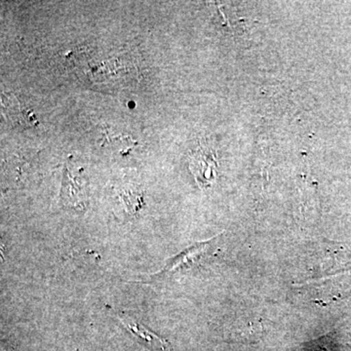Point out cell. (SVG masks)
I'll return each mask as SVG.
<instances>
[{
    "label": "cell",
    "mask_w": 351,
    "mask_h": 351,
    "mask_svg": "<svg viewBox=\"0 0 351 351\" xmlns=\"http://www.w3.org/2000/svg\"><path fill=\"white\" fill-rule=\"evenodd\" d=\"M216 168V157L210 149H201L193 154L191 160V169L196 180L202 184L213 179V173Z\"/></svg>",
    "instance_id": "cell-1"
},
{
    "label": "cell",
    "mask_w": 351,
    "mask_h": 351,
    "mask_svg": "<svg viewBox=\"0 0 351 351\" xmlns=\"http://www.w3.org/2000/svg\"><path fill=\"white\" fill-rule=\"evenodd\" d=\"M119 319L121 321L122 324H123L129 331L132 332V334L135 335L138 339H143V341H145V343H149V345L158 346V348H161L162 350H166V348H167V343H166L165 341H162L159 337H157L156 335H154V332L145 329V327L138 324L136 321L132 320L130 318L119 317Z\"/></svg>",
    "instance_id": "cell-2"
}]
</instances>
